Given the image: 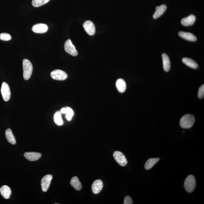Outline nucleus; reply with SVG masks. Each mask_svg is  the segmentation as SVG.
<instances>
[{"instance_id": "7ed1b4c3", "label": "nucleus", "mask_w": 204, "mask_h": 204, "mask_svg": "<svg viewBox=\"0 0 204 204\" xmlns=\"http://www.w3.org/2000/svg\"><path fill=\"white\" fill-rule=\"evenodd\" d=\"M196 186V181L193 175H189L186 177L184 182L185 189L189 193H192Z\"/></svg>"}, {"instance_id": "bb28decb", "label": "nucleus", "mask_w": 204, "mask_h": 204, "mask_svg": "<svg viewBox=\"0 0 204 204\" xmlns=\"http://www.w3.org/2000/svg\"><path fill=\"white\" fill-rule=\"evenodd\" d=\"M198 96L200 99H202L204 96V85H202L198 90Z\"/></svg>"}, {"instance_id": "f03ea898", "label": "nucleus", "mask_w": 204, "mask_h": 204, "mask_svg": "<svg viewBox=\"0 0 204 204\" xmlns=\"http://www.w3.org/2000/svg\"><path fill=\"white\" fill-rule=\"evenodd\" d=\"M24 78L25 80L30 78L33 72V65L30 60L24 59L23 60Z\"/></svg>"}, {"instance_id": "39448f33", "label": "nucleus", "mask_w": 204, "mask_h": 204, "mask_svg": "<svg viewBox=\"0 0 204 204\" xmlns=\"http://www.w3.org/2000/svg\"><path fill=\"white\" fill-rule=\"evenodd\" d=\"M51 76L53 79L57 80H64L67 78V75L66 73L60 70L53 71L51 73Z\"/></svg>"}, {"instance_id": "b1692460", "label": "nucleus", "mask_w": 204, "mask_h": 204, "mask_svg": "<svg viewBox=\"0 0 204 204\" xmlns=\"http://www.w3.org/2000/svg\"><path fill=\"white\" fill-rule=\"evenodd\" d=\"M50 1V0H33L32 4L33 7H37L46 4Z\"/></svg>"}, {"instance_id": "f257e3e1", "label": "nucleus", "mask_w": 204, "mask_h": 204, "mask_svg": "<svg viewBox=\"0 0 204 204\" xmlns=\"http://www.w3.org/2000/svg\"><path fill=\"white\" fill-rule=\"evenodd\" d=\"M195 121V117L193 115L191 114H186L181 118L180 124L182 128L189 129L194 124Z\"/></svg>"}, {"instance_id": "f3484780", "label": "nucleus", "mask_w": 204, "mask_h": 204, "mask_svg": "<svg viewBox=\"0 0 204 204\" xmlns=\"http://www.w3.org/2000/svg\"><path fill=\"white\" fill-rule=\"evenodd\" d=\"M163 61V69L165 71L168 72L170 70V60L168 56L166 53H163L162 55Z\"/></svg>"}, {"instance_id": "2eb2a0df", "label": "nucleus", "mask_w": 204, "mask_h": 204, "mask_svg": "<svg viewBox=\"0 0 204 204\" xmlns=\"http://www.w3.org/2000/svg\"><path fill=\"white\" fill-rule=\"evenodd\" d=\"M156 11L153 16V19H156L161 16L166 11L167 9V7L165 4L162 5L160 6H157L156 8Z\"/></svg>"}, {"instance_id": "4be33fe9", "label": "nucleus", "mask_w": 204, "mask_h": 204, "mask_svg": "<svg viewBox=\"0 0 204 204\" xmlns=\"http://www.w3.org/2000/svg\"><path fill=\"white\" fill-rule=\"evenodd\" d=\"M160 160L159 158H152L148 159L145 164V168L146 170H149Z\"/></svg>"}, {"instance_id": "a878e982", "label": "nucleus", "mask_w": 204, "mask_h": 204, "mask_svg": "<svg viewBox=\"0 0 204 204\" xmlns=\"http://www.w3.org/2000/svg\"><path fill=\"white\" fill-rule=\"evenodd\" d=\"M11 38V36L7 33H2L0 34V39L4 41L10 40Z\"/></svg>"}, {"instance_id": "412c9836", "label": "nucleus", "mask_w": 204, "mask_h": 204, "mask_svg": "<svg viewBox=\"0 0 204 204\" xmlns=\"http://www.w3.org/2000/svg\"><path fill=\"white\" fill-rule=\"evenodd\" d=\"M70 184L77 191H80L82 189V185L77 177L72 178L70 181Z\"/></svg>"}, {"instance_id": "6e6552de", "label": "nucleus", "mask_w": 204, "mask_h": 204, "mask_svg": "<svg viewBox=\"0 0 204 204\" xmlns=\"http://www.w3.org/2000/svg\"><path fill=\"white\" fill-rule=\"evenodd\" d=\"M52 178L53 176L50 174L47 175L42 178L41 181V186L42 191L44 192L48 191Z\"/></svg>"}, {"instance_id": "4468645a", "label": "nucleus", "mask_w": 204, "mask_h": 204, "mask_svg": "<svg viewBox=\"0 0 204 204\" xmlns=\"http://www.w3.org/2000/svg\"><path fill=\"white\" fill-rule=\"evenodd\" d=\"M196 20V17L193 15H190L189 16L184 18L181 20V23L185 26H189L192 25L194 24Z\"/></svg>"}, {"instance_id": "423d86ee", "label": "nucleus", "mask_w": 204, "mask_h": 204, "mask_svg": "<svg viewBox=\"0 0 204 204\" xmlns=\"http://www.w3.org/2000/svg\"><path fill=\"white\" fill-rule=\"evenodd\" d=\"M1 92L4 101H9L11 96V91L9 86L6 82H3L1 87Z\"/></svg>"}, {"instance_id": "6ab92c4d", "label": "nucleus", "mask_w": 204, "mask_h": 204, "mask_svg": "<svg viewBox=\"0 0 204 204\" xmlns=\"http://www.w3.org/2000/svg\"><path fill=\"white\" fill-rule=\"evenodd\" d=\"M116 85L118 90L120 93H123L126 89V84L125 81L122 79H119L117 81Z\"/></svg>"}, {"instance_id": "5701e85b", "label": "nucleus", "mask_w": 204, "mask_h": 204, "mask_svg": "<svg viewBox=\"0 0 204 204\" xmlns=\"http://www.w3.org/2000/svg\"><path fill=\"white\" fill-rule=\"evenodd\" d=\"M54 120L56 125L60 126L63 125V121L62 118L61 113L60 111H57L54 116Z\"/></svg>"}, {"instance_id": "20e7f679", "label": "nucleus", "mask_w": 204, "mask_h": 204, "mask_svg": "<svg viewBox=\"0 0 204 204\" xmlns=\"http://www.w3.org/2000/svg\"><path fill=\"white\" fill-rule=\"evenodd\" d=\"M113 157L117 163L122 166H125L127 165V159L122 152L115 151L113 154Z\"/></svg>"}, {"instance_id": "cd10ccee", "label": "nucleus", "mask_w": 204, "mask_h": 204, "mask_svg": "<svg viewBox=\"0 0 204 204\" xmlns=\"http://www.w3.org/2000/svg\"><path fill=\"white\" fill-rule=\"evenodd\" d=\"M124 204H132L133 201L132 198L130 197L127 196L125 197L124 199Z\"/></svg>"}, {"instance_id": "ddd939ff", "label": "nucleus", "mask_w": 204, "mask_h": 204, "mask_svg": "<svg viewBox=\"0 0 204 204\" xmlns=\"http://www.w3.org/2000/svg\"><path fill=\"white\" fill-rule=\"evenodd\" d=\"M179 36L182 38L186 40L194 42L197 40V37L194 34L191 33L184 32H180L179 33Z\"/></svg>"}, {"instance_id": "a211bd4d", "label": "nucleus", "mask_w": 204, "mask_h": 204, "mask_svg": "<svg viewBox=\"0 0 204 204\" xmlns=\"http://www.w3.org/2000/svg\"><path fill=\"white\" fill-rule=\"evenodd\" d=\"M6 139L8 142L11 143L12 144L15 145L16 143V140L13 135V133L12 132L11 130L10 129H8L6 131Z\"/></svg>"}, {"instance_id": "9b49d317", "label": "nucleus", "mask_w": 204, "mask_h": 204, "mask_svg": "<svg viewBox=\"0 0 204 204\" xmlns=\"http://www.w3.org/2000/svg\"><path fill=\"white\" fill-rule=\"evenodd\" d=\"M24 156L30 161L33 162L40 158L42 154L41 153L35 152H27L24 153Z\"/></svg>"}, {"instance_id": "0eeeda50", "label": "nucleus", "mask_w": 204, "mask_h": 204, "mask_svg": "<svg viewBox=\"0 0 204 204\" xmlns=\"http://www.w3.org/2000/svg\"><path fill=\"white\" fill-rule=\"evenodd\" d=\"M64 49L65 51L73 56H77L78 53L70 39L67 40L64 44Z\"/></svg>"}, {"instance_id": "f8f14e48", "label": "nucleus", "mask_w": 204, "mask_h": 204, "mask_svg": "<svg viewBox=\"0 0 204 204\" xmlns=\"http://www.w3.org/2000/svg\"><path fill=\"white\" fill-rule=\"evenodd\" d=\"M103 187V182L100 180H97L93 183L91 186L93 193L95 194H98L101 191Z\"/></svg>"}, {"instance_id": "393cba45", "label": "nucleus", "mask_w": 204, "mask_h": 204, "mask_svg": "<svg viewBox=\"0 0 204 204\" xmlns=\"http://www.w3.org/2000/svg\"><path fill=\"white\" fill-rule=\"evenodd\" d=\"M61 113L65 114L69 116L73 117L74 115V112L71 108L69 107H65L62 108L60 110Z\"/></svg>"}, {"instance_id": "dca6fc26", "label": "nucleus", "mask_w": 204, "mask_h": 204, "mask_svg": "<svg viewBox=\"0 0 204 204\" xmlns=\"http://www.w3.org/2000/svg\"><path fill=\"white\" fill-rule=\"evenodd\" d=\"M0 193L3 198L7 199L10 197L11 195V190L8 186H3L0 189Z\"/></svg>"}, {"instance_id": "9d476101", "label": "nucleus", "mask_w": 204, "mask_h": 204, "mask_svg": "<svg viewBox=\"0 0 204 204\" xmlns=\"http://www.w3.org/2000/svg\"><path fill=\"white\" fill-rule=\"evenodd\" d=\"M48 27L47 25L44 24H36L33 27L32 31L35 33H44L47 32Z\"/></svg>"}, {"instance_id": "1a4fd4ad", "label": "nucleus", "mask_w": 204, "mask_h": 204, "mask_svg": "<svg viewBox=\"0 0 204 204\" xmlns=\"http://www.w3.org/2000/svg\"><path fill=\"white\" fill-rule=\"evenodd\" d=\"M83 27L86 33L90 35H94L95 33V25L93 22L90 20H87L84 22Z\"/></svg>"}, {"instance_id": "aec40b11", "label": "nucleus", "mask_w": 204, "mask_h": 204, "mask_svg": "<svg viewBox=\"0 0 204 204\" xmlns=\"http://www.w3.org/2000/svg\"><path fill=\"white\" fill-rule=\"evenodd\" d=\"M183 63L193 69H196L198 67V64L191 59L184 58L182 59Z\"/></svg>"}]
</instances>
